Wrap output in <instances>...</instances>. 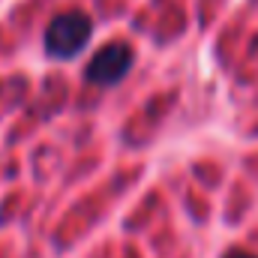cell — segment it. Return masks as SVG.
I'll return each instance as SVG.
<instances>
[{"instance_id": "7a4b0ae2", "label": "cell", "mask_w": 258, "mask_h": 258, "mask_svg": "<svg viewBox=\"0 0 258 258\" xmlns=\"http://www.w3.org/2000/svg\"><path fill=\"white\" fill-rule=\"evenodd\" d=\"M129 66H132V51H129L126 45H120V42H108V45H102L90 57V63H87V81H93L99 87H111V84H117V81L126 78Z\"/></svg>"}, {"instance_id": "3957f363", "label": "cell", "mask_w": 258, "mask_h": 258, "mask_svg": "<svg viewBox=\"0 0 258 258\" xmlns=\"http://www.w3.org/2000/svg\"><path fill=\"white\" fill-rule=\"evenodd\" d=\"M225 258H258V255L246 252V249H231V252H225Z\"/></svg>"}, {"instance_id": "6da1fadb", "label": "cell", "mask_w": 258, "mask_h": 258, "mask_svg": "<svg viewBox=\"0 0 258 258\" xmlns=\"http://www.w3.org/2000/svg\"><path fill=\"white\" fill-rule=\"evenodd\" d=\"M90 39V18L87 12L81 9H69V12H60L54 15V21L48 24L45 30V51L51 57H75Z\"/></svg>"}]
</instances>
